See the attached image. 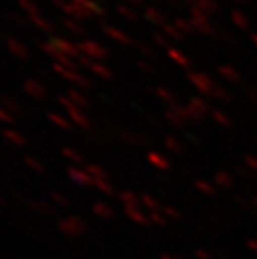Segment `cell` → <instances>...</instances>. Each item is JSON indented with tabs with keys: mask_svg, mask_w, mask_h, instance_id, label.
Here are the masks:
<instances>
[{
	"mask_svg": "<svg viewBox=\"0 0 257 259\" xmlns=\"http://www.w3.org/2000/svg\"><path fill=\"white\" fill-rule=\"evenodd\" d=\"M0 120H10V115L5 109L0 107Z\"/></svg>",
	"mask_w": 257,
	"mask_h": 259,
	"instance_id": "cell-2",
	"label": "cell"
},
{
	"mask_svg": "<svg viewBox=\"0 0 257 259\" xmlns=\"http://www.w3.org/2000/svg\"><path fill=\"white\" fill-rule=\"evenodd\" d=\"M8 47H10V50L13 55H16L17 58L20 59H27L28 58V50H27V47L20 44L19 40H10L8 42Z\"/></svg>",
	"mask_w": 257,
	"mask_h": 259,
	"instance_id": "cell-1",
	"label": "cell"
}]
</instances>
